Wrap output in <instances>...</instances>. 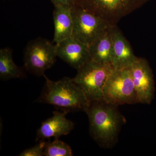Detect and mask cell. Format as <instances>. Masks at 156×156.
Returning a JSON list of instances; mask_svg holds the SVG:
<instances>
[{"instance_id": "cell-10", "label": "cell", "mask_w": 156, "mask_h": 156, "mask_svg": "<svg viewBox=\"0 0 156 156\" xmlns=\"http://www.w3.org/2000/svg\"><path fill=\"white\" fill-rule=\"evenodd\" d=\"M66 114L62 111L53 112L52 117L43 122L38 129L36 141L51 137L56 139L69 134L74 128V124L66 118Z\"/></svg>"}, {"instance_id": "cell-5", "label": "cell", "mask_w": 156, "mask_h": 156, "mask_svg": "<svg viewBox=\"0 0 156 156\" xmlns=\"http://www.w3.org/2000/svg\"><path fill=\"white\" fill-rule=\"evenodd\" d=\"M57 57L56 44L39 37L30 41L24 50V66L32 74L44 76L55 63Z\"/></svg>"}, {"instance_id": "cell-12", "label": "cell", "mask_w": 156, "mask_h": 156, "mask_svg": "<svg viewBox=\"0 0 156 156\" xmlns=\"http://www.w3.org/2000/svg\"><path fill=\"white\" fill-rule=\"evenodd\" d=\"M54 7L53 41L57 44L63 40L73 36L74 22L72 6L66 5Z\"/></svg>"}, {"instance_id": "cell-17", "label": "cell", "mask_w": 156, "mask_h": 156, "mask_svg": "<svg viewBox=\"0 0 156 156\" xmlns=\"http://www.w3.org/2000/svg\"><path fill=\"white\" fill-rule=\"evenodd\" d=\"M54 6L59 5H73L76 0H50Z\"/></svg>"}, {"instance_id": "cell-9", "label": "cell", "mask_w": 156, "mask_h": 156, "mask_svg": "<svg viewBox=\"0 0 156 156\" xmlns=\"http://www.w3.org/2000/svg\"><path fill=\"white\" fill-rule=\"evenodd\" d=\"M56 46L57 56L77 70L91 60L89 46L74 37Z\"/></svg>"}, {"instance_id": "cell-3", "label": "cell", "mask_w": 156, "mask_h": 156, "mask_svg": "<svg viewBox=\"0 0 156 156\" xmlns=\"http://www.w3.org/2000/svg\"><path fill=\"white\" fill-rule=\"evenodd\" d=\"M114 69L111 64L90 60L77 70L73 80L82 89L90 102L102 100L104 87Z\"/></svg>"}, {"instance_id": "cell-11", "label": "cell", "mask_w": 156, "mask_h": 156, "mask_svg": "<svg viewBox=\"0 0 156 156\" xmlns=\"http://www.w3.org/2000/svg\"><path fill=\"white\" fill-rule=\"evenodd\" d=\"M112 42V65L115 69L129 68L137 57L116 25L113 29Z\"/></svg>"}, {"instance_id": "cell-1", "label": "cell", "mask_w": 156, "mask_h": 156, "mask_svg": "<svg viewBox=\"0 0 156 156\" xmlns=\"http://www.w3.org/2000/svg\"><path fill=\"white\" fill-rule=\"evenodd\" d=\"M90 135L101 147H112L117 143L122 126L126 120L118 106L102 100L92 101L86 112Z\"/></svg>"}, {"instance_id": "cell-4", "label": "cell", "mask_w": 156, "mask_h": 156, "mask_svg": "<svg viewBox=\"0 0 156 156\" xmlns=\"http://www.w3.org/2000/svg\"><path fill=\"white\" fill-rule=\"evenodd\" d=\"M102 99L118 106L139 103L129 68L113 71L104 87Z\"/></svg>"}, {"instance_id": "cell-16", "label": "cell", "mask_w": 156, "mask_h": 156, "mask_svg": "<svg viewBox=\"0 0 156 156\" xmlns=\"http://www.w3.org/2000/svg\"><path fill=\"white\" fill-rule=\"evenodd\" d=\"M46 142L44 140H39L38 143L33 147L27 149L23 151L20 156H44V151Z\"/></svg>"}, {"instance_id": "cell-15", "label": "cell", "mask_w": 156, "mask_h": 156, "mask_svg": "<svg viewBox=\"0 0 156 156\" xmlns=\"http://www.w3.org/2000/svg\"><path fill=\"white\" fill-rule=\"evenodd\" d=\"M72 150L66 143L56 138L52 142H46L44 151L45 156H72Z\"/></svg>"}, {"instance_id": "cell-7", "label": "cell", "mask_w": 156, "mask_h": 156, "mask_svg": "<svg viewBox=\"0 0 156 156\" xmlns=\"http://www.w3.org/2000/svg\"><path fill=\"white\" fill-rule=\"evenodd\" d=\"M138 0H76L74 5L97 14L112 25L136 8Z\"/></svg>"}, {"instance_id": "cell-14", "label": "cell", "mask_w": 156, "mask_h": 156, "mask_svg": "<svg viewBox=\"0 0 156 156\" xmlns=\"http://www.w3.org/2000/svg\"><path fill=\"white\" fill-rule=\"evenodd\" d=\"M22 70L15 64L11 50L5 48L0 50V79L7 80L24 77Z\"/></svg>"}, {"instance_id": "cell-8", "label": "cell", "mask_w": 156, "mask_h": 156, "mask_svg": "<svg viewBox=\"0 0 156 156\" xmlns=\"http://www.w3.org/2000/svg\"><path fill=\"white\" fill-rule=\"evenodd\" d=\"M129 69L139 103L149 104L153 99L154 83L147 61L144 58H137Z\"/></svg>"}, {"instance_id": "cell-6", "label": "cell", "mask_w": 156, "mask_h": 156, "mask_svg": "<svg viewBox=\"0 0 156 156\" xmlns=\"http://www.w3.org/2000/svg\"><path fill=\"white\" fill-rule=\"evenodd\" d=\"M72 11L73 36L89 47L112 25L97 14L80 6L73 5Z\"/></svg>"}, {"instance_id": "cell-13", "label": "cell", "mask_w": 156, "mask_h": 156, "mask_svg": "<svg viewBox=\"0 0 156 156\" xmlns=\"http://www.w3.org/2000/svg\"><path fill=\"white\" fill-rule=\"evenodd\" d=\"M115 25L109 26L89 46L91 60L104 64H111L112 58V32Z\"/></svg>"}, {"instance_id": "cell-2", "label": "cell", "mask_w": 156, "mask_h": 156, "mask_svg": "<svg viewBox=\"0 0 156 156\" xmlns=\"http://www.w3.org/2000/svg\"><path fill=\"white\" fill-rule=\"evenodd\" d=\"M44 76L46 82L37 102L51 105L66 113L78 111L86 112L90 102L73 79L64 77L53 81Z\"/></svg>"}]
</instances>
